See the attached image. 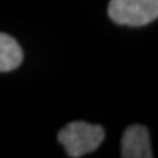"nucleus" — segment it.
I'll use <instances>...</instances> for the list:
<instances>
[{
    "label": "nucleus",
    "instance_id": "1",
    "mask_svg": "<svg viewBox=\"0 0 158 158\" xmlns=\"http://www.w3.org/2000/svg\"><path fill=\"white\" fill-rule=\"evenodd\" d=\"M57 138L69 157L78 158L100 146L104 140V129L100 125L85 121H73L58 132Z\"/></svg>",
    "mask_w": 158,
    "mask_h": 158
},
{
    "label": "nucleus",
    "instance_id": "3",
    "mask_svg": "<svg viewBox=\"0 0 158 158\" xmlns=\"http://www.w3.org/2000/svg\"><path fill=\"white\" fill-rule=\"evenodd\" d=\"M121 157L124 158H152L149 131L144 125L128 127L121 138Z\"/></svg>",
    "mask_w": 158,
    "mask_h": 158
},
{
    "label": "nucleus",
    "instance_id": "4",
    "mask_svg": "<svg viewBox=\"0 0 158 158\" xmlns=\"http://www.w3.org/2000/svg\"><path fill=\"white\" fill-rule=\"evenodd\" d=\"M23 49L13 37L0 33V73L17 69L23 62Z\"/></svg>",
    "mask_w": 158,
    "mask_h": 158
},
{
    "label": "nucleus",
    "instance_id": "2",
    "mask_svg": "<svg viewBox=\"0 0 158 158\" xmlns=\"http://www.w3.org/2000/svg\"><path fill=\"white\" fill-rule=\"evenodd\" d=\"M108 16L118 25L144 27L157 19L158 0H111Z\"/></svg>",
    "mask_w": 158,
    "mask_h": 158
}]
</instances>
